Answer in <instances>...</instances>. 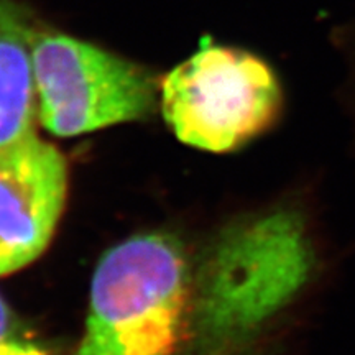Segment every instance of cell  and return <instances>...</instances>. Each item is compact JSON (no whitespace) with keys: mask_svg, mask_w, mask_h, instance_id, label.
Returning a JSON list of instances; mask_svg holds the SVG:
<instances>
[{"mask_svg":"<svg viewBox=\"0 0 355 355\" xmlns=\"http://www.w3.org/2000/svg\"><path fill=\"white\" fill-rule=\"evenodd\" d=\"M162 109L183 144L222 153L272 130L285 91L265 60L206 43L163 79Z\"/></svg>","mask_w":355,"mask_h":355,"instance_id":"cell-3","label":"cell"},{"mask_svg":"<svg viewBox=\"0 0 355 355\" xmlns=\"http://www.w3.org/2000/svg\"><path fill=\"white\" fill-rule=\"evenodd\" d=\"M191 303L193 273L181 243L165 234L127 239L97 265L74 355H173Z\"/></svg>","mask_w":355,"mask_h":355,"instance_id":"cell-2","label":"cell"},{"mask_svg":"<svg viewBox=\"0 0 355 355\" xmlns=\"http://www.w3.org/2000/svg\"><path fill=\"white\" fill-rule=\"evenodd\" d=\"M345 260L314 175L224 230L193 279L191 311L202 334L227 347H282L316 319Z\"/></svg>","mask_w":355,"mask_h":355,"instance_id":"cell-1","label":"cell"},{"mask_svg":"<svg viewBox=\"0 0 355 355\" xmlns=\"http://www.w3.org/2000/svg\"><path fill=\"white\" fill-rule=\"evenodd\" d=\"M33 28L13 0H0V146L35 130L38 119Z\"/></svg>","mask_w":355,"mask_h":355,"instance_id":"cell-6","label":"cell"},{"mask_svg":"<svg viewBox=\"0 0 355 355\" xmlns=\"http://www.w3.org/2000/svg\"><path fill=\"white\" fill-rule=\"evenodd\" d=\"M68 168L37 130L0 146V277L43 254L63 214Z\"/></svg>","mask_w":355,"mask_h":355,"instance_id":"cell-5","label":"cell"},{"mask_svg":"<svg viewBox=\"0 0 355 355\" xmlns=\"http://www.w3.org/2000/svg\"><path fill=\"white\" fill-rule=\"evenodd\" d=\"M38 121L76 137L152 112L158 84L148 71L69 35L33 30Z\"/></svg>","mask_w":355,"mask_h":355,"instance_id":"cell-4","label":"cell"},{"mask_svg":"<svg viewBox=\"0 0 355 355\" xmlns=\"http://www.w3.org/2000/svg\"><path fill=\"white\" fill-rule=\"evenodd\" d=\"M0 355H50L0 298Z\"/></svg>","mask_w":355,"mask_h":355,"instance_id":"cell-7","label":"cell"}]
</instances>
